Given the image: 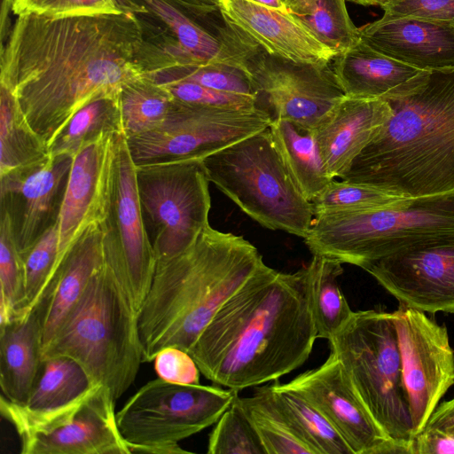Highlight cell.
<instances>
[{
    "label": "cell",
    "mask_w": 454,
    "mask_h": 454,
    "mask_svg": "<svg viewBox=\"0 0 454 454\" xmlns=\"http://www.w3.org/2000/svg\"><path fill=\"white\" fill-rule=\"evenodd\" d=\"M133 12L18 16L0 49V84L48 143L95 98L172 65Z\"/></svg>",
    "instance_id": "1"
},
{
    "label": "cell",
    "mask_w": 454,
    "mask_h": 454,
    "mask_svg": "<svg viewBox=\"0 0 454 454\" xmlns=\"http://www.w3.org/2000/svg\"><path fill=\"white\" fill-rule=\"evenodd\" d=\"M317 339L307 266L285 273L263 263L220 307L188 352L206 379L239 392L302 365Z\"/></svg>",
    "instance_id": "2"
},
{
    "label": "cell",
    "mask_w": 454,
    "mask_h": 454,
    "mask_svg": "<svg viewBox=\"0 0 454 454\" xmlns=\"http://www.w3.org/2000/svg\"><path fill=\"white\" fill-rule=\"evenodd\" d=\"M383 100L390 118L340 179L406 199L454 192V67L421 71Z\"/></svg>",
    "instance_id": "3"
},
{
    "label": "cell",
    "mask_w": 454,
    "mask_h": 454,
    "mask_svg": "<svg viewBox=\"0 0 454 454\" xmlns=\"http://www.w3.org/2000/svg\"><path fill=\"white\" fill-rule=\"evenodd\" d=\"M263 263L242 236L210 224L184 252L158 262L138 312L143 362L168 347L189 351L220 307Z\"/></svg>",
    "instance_id": "4"
},
{
    "label": "cell",
    "mask_w": 454,
    "mask_h": 454,
    "mask_svg": "<svg viewBox=\"0 0 454 454\" xmlns=\"http://www.w3.org/2000/svg\"><path fill=\"white\" fill-rule=\"evenodd\" d=\"M54 356L76 361L115 402L132 385L144 363L143 347L138 310L121 269L105 260L43 347V359Z\"/></svg>",
    "instance_id": "5"
},
{
    "label": "cell",
    "mask_w": 454,
    "mask_h": 454,
    "mask_svg": "<svg viewBox=\"0 0 454 454\" xmlns=\"http://www.w3.org/2000/svg\"><path fill=\"white\" fill-rule=\"evenodd\" d=\"M454 231V192L394 207L315 214L304 242L313 255L364 268L422 239Z\"/></svg>",
    "instance_id": "6"
},
{
    "label": "cell",
    "mask_w": 454,
    "mask_h": 454,
    "mask_svg": "<svg viewBox=\"0 0 454 454\" xmlns=\"http://www.w3.org/2000/svg\"><path fill=\"white\" fill-rule=\"evenodd\" d=\"M208 180L262 226L305 238L312 204L283 163L269 128L202 160Z\"/></svg>",
    "instance_id": "7"
},
{
    "label": "cell",
    "mask_w": 454,
    "mask_h": 454,
    "mask_svg": "<svg viewBox=\"0 0 454 454\" xmlns=\"http://www.w3.org/2000/svg\"><path fill=\"white\" fill-rule=\"evenodd\" d=\"M328 341L375 420L393 439L412 444V421L392 312L353 311Z\"/></svg>",
    "instance_id": "8"
},
{
    "label": "cell",
    "mask_w": 454,
    "mask_h": 454,
    "mask_svg": "<svg viewBox=\"0 0 454 454\" xmlns=\"http://www.w3.org/2000/svg\"><path fill=\"white\" fill-rule=\"evenodd\" d=\"M238 391L201 384L147 382L116 413L131 453H189L179 442L214 425Z\"/></svg>",
    "instance_id": "9"
},
{
    "label": "cell",
    "mask_w": 454,
    "mask_h": 454,
    "mask_svg": "<svg viewBox=\"0 0 454 454\" xmlns=\"http://www.w3.org/2000/svg\"><path fill=\"white\" fill-rule=\"evenodd\" d=\"M145 227L156 260L184 252L209 224V180L202 160L136 165Z\"/></svg>",
    "instance_id": "10"
},
{
    "label": "cell",
    "mask_w": 454,
    "mask_h": 454,
    "mask_svg": "<svg viewBox=\"0 0 454 454\" xmlns=\"http://www.w3.org/2000/svg\"><path fill=\"white\" fill-rule=\"evenodd\" d=\"M159 43L181 62L223 63L247 68L262 48L224 15L198 0H128Z\"/></svg>",
    "instance_id": "11"
},
{
    "label": "cell",
    "mask_w": 454,
    "mask_h": 454,
    "mask_svg": "<svg viewBox=\"0 0 454 454\" xmlns=\"http://www.w3.org/2000/svg\"><path fill=\"white\" fill-rule=\"evenodd\" d=\"M262 108L231 109L190 105L177 100L156 129L126 137L137 165L206 157L270 127Z\"/></svg>",
    "instance_id": "12"
},
{
    "label": "cell",
    "mask_w": 454,
    "mask_h": 454,
    "mask_svg": "<svg viewBox=\"0 0 454 454\" xmlns=\"http://www.w3.org/2000/svg\"><path fill=\"white\" fill-rule=\"evenodd\" d=\"M392 316L415 437L454 385V351L447 327L430 319L425 312L399 304Z\"/></svg>",
    "instance_id": "13"
},
{
    "label": "cell",
    "mask_w": 454,
    "mask_h": 454,
    "mask_svg": "<svg viewBox=\"0 0 454 454\" xmlns=\"http://www.w3.org/2000/svg\"><path fill=\"white\" fill-rule=\"evenodd\" d=\"M100 226L105 260L125 273L139 312L157 260L143 217L136 164L124 134L117 137L110 206Z\"/></svg>",
    "instance_id": "14"
},
{
    "label": "cell",
    "mask_w": 454,
    "mask_h": 454,
    "mask_svg": "<svg viewBox=\"0 0 454 454\" xmlns=\"http://www.w3.org/2000/svg\"><path fill=\"white\" fill-rule=\"evenodd\" d=\"M247 69L272 121L285 119L314 129L345 96L332 63L295 62L262 49Z\"/></svg>",
    "instance_id": "15"
},
{
    "label": "cell",
    "mask_w": 454,
    "mask_h": 454,
    "mask_svg": "<svg viewBox=\"0 0 454 454\" xmlns=\"http://www.w3.org/2000/svg\"><path fill=\"white\" fill-rule=\"evenodd\" d=\"M399 304L454 314V231L418 240L363 268Z\"/></svg>",
    "instance_id": "16"
},
{
    "label": "cell",
    "mask_w": 454,
    "mask_h": 454,
    "mask_svg": "<svg viewBox=\"0 0 454 454\" xmlns=\"http://www.w3.org/2000/svg\"><path fill=\"white\" fill-rule=\"evenodd\" d=\"M286 384L319 409L353 454H412L411 443L393 439L375 420L333 353Z\"/></svg>",
    "instance_id": "17"
},
{
    "label": "cell",
    "mask_w": 454,
    "mask_h": 454,
    "mask_svg": "<svg viewBox=\"0 0 454 454\" xmlns=\"http://www.w3.org/2000/svg\"><path fill=\"white\" fill-rule=\"evenodd\" d=\"M73 160L69 154L49 155L0 176L1 208L20 252L58 222Z\"/></svg>",
    "instance_id": "18"
},
{
    "label": "cell",
    "mask_w": 454,
    "mask_h": 454,
    "mask_svg": "<svg viewBox=\"0 0 454 454\" xmlns=\"http://www.w3.org/2000/svg\"><path fill=\"white\" fill-rule=\"evenodd\" d=\"M115 401L98 386L78 406L22 436V454H130L114 411Z\"/></svg>",
    "instance_id": "19"
},
{
    "label": "cell",
    "mask_w": 454,
    "mask_h": 454,
    "mask_svg": "<svg viewBox=\"0 0 454 454\" xmlns=\"http://www.w3.org/2000/svg\"><path fill=\"white\" fill-rule=\"evenodd\" d=\"M119 135L106 134L74 157L58 220L62 260L90 227L100 225L107 215Z\"/></svg>",
    "instance_id": "20"
},
{
    "label": "cell",
    "mask_w": 454,
    "mask_h": 454,
    "mask_svg": "<svg viewBox=\"0 0 454 454\" xmlns=\"http://www.w3.org/2000/svg\"><path fill=\"white\" fill-rule=\"evenodd\" d=\"M98 386L74 359L49 357L26 402L14 403L1 395V414L21 437L78 406Z\"/></svg>",
    "instance_id": "21"
},
{
    "label": "cell",
    "mask_w": 454,
    "mask_h": 454,
    "mask_svg": "<svg viewBox=\"0 0 454 454\" xmlns=\"http://www.w3.org/2000/svg\"><path fill=\"white\" fill-rule=\"evenodd\" d=\"M375 51L422 71L454 67V25L382 16L359 27Z\"/></svg>",
    "instance_id": "22"
},
{
    "label": "cell",
    "mask_w": 454,
    "mask_h": 454,
    "mask_svg": "<svg viewBox=\"0 0 454 454\" xmlns=\"http://www.w3.org/2000/svg\"><path fill=\"white\" fill-rule=\"evenodd\" d=\"M219 5L232 24L271 55L318 65L335 57L287 12L249 0H220Z\"/></svg>",
    "instance_id": "23"
},
{
    "label": "cell",
    "mask_w": 454,
    "mask_h": 454,
    "mask_svg": "<svg viewBox=\"0 0 454 454\" xmlns=\"http://www.w3.org/2000/svg\"><path fill=\"white\" fill-rule=\"evenodd\" d=\"M392 109L383 99L344 96L313 129L329 176L335 179L388 121Z\"/></svg>",
    "instance_id": "24"
},
{
    "label": "cell",
    "mask_w": 454,
    "mask_h": 454,
    "mask_svg": "<svg viewBox=\"0 0 454 454\" xmlns=\"http://www.w3.org/2000/svg\"><path fill=\"white\" fill-rule=\"evenodd\" d=\"M45 297L29 313L0 325L1 395L14 403L27 399L41 372Z\"/></svg>",
    "instance_id": "25"
},
{
    "label": "cell",
    "mask_w": 454,
    "mask_h": 454,
    "mask_svg": "<svg viewBox=\"0 0 454 454\" xmlns=\"http://www.w3.org/2000/svg\"><path fill=\"white\" fill-rule=\"evenodd\" d=\"M104 264L102 229L100 225L91 226L71 247L44 296L43 348Z\"/></svg>",
    "instance_id": "26"
},
{
    "label": "cell",
    "mask_w": 454,
    "mask_h": 454,
    "mask_svg": "<svg viewBox=\"0 0 454 454\" xmlns=\"http://www.w3.org/2000/svg\"><path fill=\"white\" fill-rule=\"evenodd\" d=\"M345 96L383 99L422 70L386 56L360 41L332 61Z\"/></svg>",
    "instance_id": "27"
},
{
    "label": "cell",
    "mask_w": 454,
    "mask_h": 454,
    "mask_svg": "<svg viewBox=\"0 0 454 454\" xmlns=\"http://www.w3.org/2000/svg\"><path fill=\"white\" fill-rule=\"evenodd\" d=\"M269 129L294 183L311 201L333 180L325 169L313 129L285 119L273 120Z\"/></svg>",
    "instance_id": "28"
},
{
    "label": "cell",
    "mask_w": 454,
    "mask_h": 454,
    "mask_svg": "<svg viewBox=\"0 0 454 454\" xmlns=\"http://www.w3.org/2000/svg\"><path fill=\"white\" fill-rule=\"evenodd\" d=\"M119 94L98 96L77 110L48 143L49 155L74 157L85 145L106 134H124Z\"/></svg>",
    "instance_id": "29"
},
{
    "label": "cell",
    "mask_w": 454,
    "mask_h": 454,
    "mask_svg": "<svg viewBox=\"0 0 454 454\" xmlns=\"http://www.w3.org/2000/svg\"><path fill=\"white\" fill-rule=\"evenodd\" d=\"M48 156L46 142L30 125L16 95L0 84V176Z\"/></svg>",
    "instance_id": "30"
},
{
    "label": "cell",
    "mask_w": 454,
    "mask_h": 454,
    "mask_svg": "<svg viewBox=\"0 0 454 454\" xmlns=\"http://www.w3.org/2000/svg\"><path fill=\"white\" fill-rule=\"evenodd\" d=\"M240 405L256 431L266 454H316L274 397L270 386L239 397Z\"/></svg>",
    "instance_id": "31"
},
{
    "label": "cell",
    "mask_w": 454,
    "mask_h": 454,
    "mask_svg": "<svg viewBox=\"0 0 454 454\" xmlns=\"http://www.w3.org/2000/svg\"><path fill=\"white\" fill-rule=\"evenodd\" d=\"M307 270L310 309L317 338L329 340L353 312L339 285L343 268L337 261L315 254Z\"/></svg>",
    "instance_id": "32"
},
{
    "label": "cell",
    "mask_w": 454,
    "mask_h": 454,
    "mask_svg": "<svg viewBox=\"0 0 454 454\" xmlns=\"http://www.w3.org/2000/svg\"><path fill=\"white\" fill-rule=\"evenodd\" d=\"M347 0H283L286 12L335 56L360 41Z\"/></svg>",
    "instance_id": "33"
},
{
    "label": "cell",
    "mask_w": 454,
    "mask_h": 454,
    "mask_svg": "<svg viewBox=\"0 0 454 454\" xmlns=\"http://www.w3.org/2000/svg\"><path fill=\"white\" fill-rule=\"evenodd\" d=\"M119 100L127 138L159 127L177 102L165 86L147 74L123 85Z\"/></svg>",
    "instance_id": "34"
},
{
    "label": "cell",
    "mask_w": 454,
    "mask_h": 454,
    "mask_svg": "<svg viewBox=\"0 0 454 454\" xmlns=\"http://www.w3.org/2000/svg\"><path fill=\"white\" fill-rule=\"evenodd\" d=\"M269 386L278 403L316 454H353L332 423L303 395L278 380Z\"/></svg>",
    "instance_id": "35"
},
{
    "label": "cell",
    "mask_w": 454,
    "mask_h": 454,
    "mask_svg": "<svg viewBox=\"0 0 454 454\" xmlns=\"http://www.w3.org/2000/svg\"><path fill=\"white\" fill-rule=\"evenodd\" d=\"M147 75L159 83L188 81L224 92L254 97L260 100L248 69L241 67L189 62L175 64Z\"/></svg>",
    "instance_id": "36"
},
{
    "label": "cell",
    "mask_w": 454,
    "mask_h": 454,
    "mask_svg": "<svg viewBox=\"0 0 454 454\" xmlns=\"http://www.w3.org/2000/svg\"><path fill=\"white\" fill-rule=\"evenodd\" d=\"M59 240L57 222L30 247L20 252L25 270L26 301L24 309L16 317L29 313L47 294L63 261Z\"/></svg>",
    "instance_id": "37"
},
{
    "label": "cell",
    "mask_w": 454,
    "mask_h": 454,
    "mask_svg": "<svg viewBox=\"0 0 454 454\" xmlns=\"http://www.w3.org/2000/svg\"><path fill=\"white\" fill-rule=\"evenodd\" d=\"M0 325L18 316L25 306V270L6 210L0 214Z\"/></svg>",
    "instance_id": "38"
},
{
    "label": "cell",
    "mask_w": 454,
    "mask_h": 454,
    "mask_svg": "<svg viewBox=\"0 0 454 454\" xmlns=\"http://www.w3.org/2000/svg\"><path fill=\"white\" fill-rule=\"evenodd\" d=\"M208 454H266L239 395L216 421L208 436Z\"/></svg>",
    "instance_id": "39"
},
{
    "label": "cell",
    "mask_w": 454,
    "mask_h": 454,
    "mask_svg": "<svg viewBox=\"0 0 454 454\" xmlns=\"http://www.w3.org/2000/svg\"><path fill=\"white\" fill-rule=\"evenodd\" d=\"M407 200L367 184L331 181L310 201L317 213L329 210L367 209L400 206Z\"/></svg>",
    "instance_id": "40"
},
{
    "label": "cell",
    "mask_w": 454,
    "mask_h": 454,
    "mask_svg": "<svg viewBox=\"0 0 454 454\" xmlns=\"http://www.w3.org/2000/svg\"><path fill=\"white\" fill-rule=\"evenodd\" d=\"M132 12L128 0H13L12 12L65 18Z\"/></svg>",
    "instance_id": "41"
},
{
    "label": "cell",
    "mask_w": 454,
    "mask_h": 454,
    "mask_svg": "<svg viewBox=\"0 0 454 454\" xmlns=\"http://www.w3.org/2000/svg\"><path fill=\"white\" fill-rule=\"evenodd\" d=\"M160 84L176 100L190 105L231 109H263L260 100L254 97L224 92L192 82L176 81Z\"/></svg>",
    "instance_id": "42"
},
{
    "label": "cell",
    "mask_w": 454,
    "mask_h": 454,
    "mask_svg": "<svg viewBox=\"0 0 454 454\" xmlns=\"http://www.w3.org/2000/svg\"><path fill=\"white\" fill-rule=\"evenodd\" d=\"M383 16L409 17L454 25V0H389Z\"/></svg>",
    "instance_id": "43"
},
{
    "label": "cell",
    "mask_w": 454,
    "mask_h": 454,
    "mask_svg": "<svg viewBox=\"0 0 454 454\" xmlns=\"http://www.w3.org/2000/svg\"><path fill=\"white\" fill-rule=\"evenodd\" d=\"M153 361L159 378L176 384H200L201 372L188 351L168 347L160 350Z\"/></svg>",
    "instance_id": "44"
},
{
    "label": "cell",
    "mask_w": 454,
    "mask_h": 454,
    "mask_svg": "<svg viewBox=\"0 0 454 454\" xmlns=\"http://www.w3.org/2000/svg\"><path fill=\"white\" fill-rule=\"evenodd\" d=\"M412 454H454V434L448 427L424 428L412 441Z\"/></svg>",
    "instance_id": "45"
},
{
    "label": "cell",
    "mask_w": 454,
    "mask_h": 454,
    "mask_svg": "<svg viewBox=\"0 0 454 454\" xmlns=\"http://www.w3.org/2000/svg\"><path fill=\"white\" fill-rule=\"evenodd\" d=\"M454 426V397L440 403L424 428Z\"/></svg>",
    "instance_id": "46"
},
{
    "label": "cell",
    "mask_w": 454,
    "mask_h": 454,
    "mask_svg": "<svg viewBox=\"0 0 454 454\" xmlns=\"http://www.w3.org/2000/svg\"><path fill=\"white\" fill-rule=\"evenodd\" d=\"M13 0H1L0 4V49L4 46L12 29L10 12Z\"/></svg>",
    "instance_id": "47"
},
{
    "label": "cell",
    "mask_w": 454,
    "mask_h": 454,
    "mask_svg": "<svg viewBox=\"0 0 454 454\" xmlns=\"http://www.w3.org/2000/svg\"><path fill=\"white\" fill-rule=\"evenodd\" d=\"M249 1L286 12V7L283 3V0H249Z\"/></svg>",
    "instance_id": "48"
},
{
    "label": "cell",
    "mask_w": 454,
    "mask_h": 454,
    "mask_svg": "<svg viewBox=\"0 0 454 454\" xmlns=\"http://www.w3.org/2000/svg\"><path fill=\"white\" fill-rule=\"evenodd\" d=\"M351 3L363 5V6H380L387 3L389 0H347Z\"/></svg>",
    "instance_id": "49"
},
{
    "label": "cell",
    "mask_w": 454,
    "mask_h": 454,
    "mask_svg": "<svg viewBox=\"0 0 454 454\" xmlns=\"http://www.w3.org/2000/svg\"><path fill=\"white\" fill-rule=\"evenodd\" d=\"M205 4L219 5L220 0H198Z\"/></svg>",
    "instance_id": "50"
},
{
    "label": "cell",
    "mask_w": 454,
    "mask_h": 454,
    "mask_svg": "<svg viewBox=\"0 0 454 454\" xmlns=\"http://www.w3.org/2000/svg\"><path fill=\"white\" fill-rule=\"evenodd\" d=\"M448 428H450V430L454 434V426L448 427Z\"/></svg>",
    "instance_id": "51"
}]
</instances>
